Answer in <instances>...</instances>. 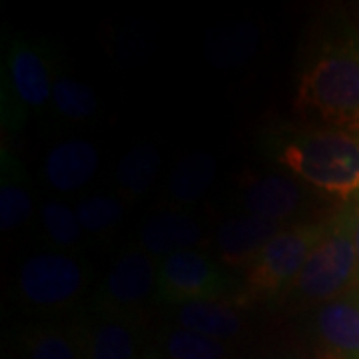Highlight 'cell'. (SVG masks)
Here are the masks:
<instances>
[{
	"mask_svg": "<svg viewBox=\"0 0 359 359\" xmlns=\"http://www.w3.org/2000/svg\"><path fill=\"white\" fill-rule=\"evenodd\" d=\"M294 108L318 128L359 134V44H334L299 78Z\"/></svg>",
	"mask_w": 359,
	"mask_h": 359,
	"instance_id": "obj_1",
	"label": "cell"
},
{
	"mask_svg": "<svg viewBox=\"0 0 359 359\" xmlns=\"http://www.w3.org/2000/svg\"><path fill=\"white\" fill-rule=\"evenodd\" d=\"M278 160L321 192L359 202V134L325 128L295 132L282 144Z\"/></svg>",
	"mask_w": 359,
	"mask_h": 359,
	"instance_id": "obj_2",
	"label": "cell"
},
{
	"mask_svg": "<svg viewBox=\"0 0 359 359\" xmlns=\"http://www.w3.org/2000/svg\"><path fill=\"white\" fill-rule=\"evenodd\" d=\"M297 299L323 306L359 290V259L349 210L337 214L311 250L294 285Z\"/></svg>",
	"mask_w": 359,
	"mask_h": 359,
	"instance_id": "obj_3",
	"label": "cell"
},
{
	"mask_svg": "<svg viewBox=\"0 0 359 359\" xmlns=\"http://www.w3.org/2000/svg\"><path fill=\"white\" fill-rule=\"evenodd\" d=\"M325 228L327 224H297L276 233L245 269L248 290L257 295L290 290Z\"/></svg>",
	"mask_w": 359,
	"mask_h": 359,
	"instance_id": "obj_4",
	"label": "cell"
},
{
	"mask_svg": "<svg viewBox=\"0 0 359 359\" xmlns=\"http://www.w3.org/2000/svg\"><path fill=\"white\" fill-rule=\"evenodd\" d=\"M230 292V278L196 250L168 256L158 264L156 297L164 304L180 308L192 302H224Z\"/></svg>",
	"mask_w": 359,
	"mask_h": 359,
	"instance_id": "obj_5",
	"label": "cell"
},
{
	"mask_svg": "<svg viewBox=\"0 0 359 359\" xmlns=\"http://www.w3.org/2000/svg\"><path fill=\"white\" fill-rule=\"evenodd\" d=\"M86 283V269L76 257L58 252L30 256L18 269L16 285L22 299L36 308H65Z\"/></svg>",
	"mask_w": 359,
	"mask_h": 359,
	"instance_id": "obj_6",
	"label": "cell"
},
{
	"mask_svg": "<svg viewBox=\"0 0 359 359\" xmlns=\"http://www.w3.org/2000/svg\"><path fill=\"white\" fill-rule=\"evenodd\" d=\"M158 264L142 248L128 250L112 264L104 280L98 304L104 316L132 318L138 309L156 295Z\"/></svg>",
	"mask_w": 359,
	"mask_h": 359,
	"instance_id": "obj_7",
	"label": "cell"
},
{
	"mask_svg": "<svg viewBox=\"0 0 359 359\" xmlns=\"http://www.w3.org/2000/svg\"><path fill=\"white\" fill-rule=\"evenodd\" d=\"M313 351L318 359H359V290L318 308Z\"/></svg>",
	"mask_w": 359,
	"mask_h": 359,
	"instance_id": "obj_8",
	"label": "cell"
},
{
	"mask_svg": "<svg viewBox=\"0 0 359 359\" xmlns=\"http://www.w3.org/2000/svg\"><path fill=\"white\" fill-rule=\"evenodd\" d=\"M285 226L280 222L257 218V216H236L230 218L218 231L216 250L219 262L228 268H250L262 248L280 233Z\"/></svg>",
	"mask_w": 359,
	"mask_h": 359,
	"instance_id": "obj_9",
	"label": "cell"
},
{
	"mask_svg": "<svg viewBox=\"0 0 359 359\" xmlns=\"http://www.w3.org/2000/svg\"><path fill=\"white\" fill-rule=\"evenodd\" d=\"M100 166V152L88 140H65L44 160V178L52 190L62 194L82 190Z\"/></svg>",
	"mask_w": 359,
	"mask_h": 359,
	"instance_id": "obj_10",
	"label": "cell"
},
{
	"mask_svg": "<svg viewBox=\"0 0 359 359\" xmlns=\"http://www.w3.org/2000/svg\"><path fill=\"white\" fill-rule=\"evenodd\" d=\"M8 84L18 102L40 108L52 98L50 66L42 52L28 42H14L8 52Z\"/></svg>",
	"mask_w": 359,
	"mask_h": 359,
	"instance_id": "obj_11",
	"label": "cell"
},
{
	"mask_svg": "<svg viewBox=\"0 0 359 359\" xmlns=\"http://www.w3.org/2000/svg\"><path fill=\"white\" fill-rule=\"evenodd\" d=\"M202 224L194 216L182 210H168L144 224L140 230V248L152 257L160 256L164 259L192 250L202 240Z\"/></svg>",
	"mask_w": 359,
	"mask_h": 359,
	"instance_id": "obj_12",
	"label": "cell"
},
{
	"mask_svg": "<svg viewBox=\"0 0 359 359\" xmlns=\"http://www.w3.org/2000/svg\"><path fill=\"white\" fill-rule=\"evenodd\" d=\"M82 359H142L140 334L134 318H112L92 323L76 339Z\"/></svg>",
	"mask_w": 359,
	"mask_h": 359,
	"instance_id": "obj_13",
	"label": "cell"
},
{
	"mask_svg": "<svg viewBox=\"0 0 359 359\" xmlns=\"http://www.w3.org/2000/svg\"><path fill=\"white\" fill-rule=\"evenodd\" d=\"M302 198V188L294 178L264 176L248 186L244 194V208L250 216L283 224L299 210Z\"/></svg>",
	"mask_w": 359,
	"mask_h": 359,
	"instance_id": "obj_14",
	"label": "cell"
},
{
	"mask_svg": "<svg viewBox=\"0 0 359 359\" xmlns=\"http://www.w3.org/2000/svg\"><path fill=\"white\" fill-rule=\"evenodd\" d=\"M176 321L180 327L190 330L196 334L228 341L240 335L244 330L242 316L230 302H192L184 304L176 311Z\"/></svg>",
	"mask_w": 359,
	"mask_h": 359,
	"instance_id": "obj_15",
	"label": "cell"
},
{
	"mask_svg": "<svg viewBox=\"0 0 359 359\" xmlns=\"http://www.w3.org/2000/svg\"><path fill=\"white\" fill-rule=\"evenodd\" d=\"M216 174H218V162L214 154L198 150L184 156L174 166L168 180L170 198L180 205L198 202L210 190L212 182L216 180Z\"/></svg>",
	"mask_w": 359,
	"mask_h": 359,
	"instance_id": "obj_16",
	"label": "cell"
},
{
	"mask_svg": "<svg viewBox=\"0 0 359 359\" xmlns=\"http://www.w3.org/2000/svg\"><path fill=\"white\" fill-rule=\"evenodd\" d=\"M162 170V156L154 146L142 144L120 158L116 168L118 190L126 198H140L156 184Z\"/></svg>",
	"mask_w": 359,
	"mask_h": 359,
	"instance_id": "obj_17",
	"label": "cell"
},
{
	"mask_svg": "<svg viewBox=\"0 0 359 359\" xmlns=\"http://www.w3.org/2000/svg\"><path fill=\"white\" fill-rule=\"evenodd\" d=\"M32 214V198L25 176L11 154H2V184H0V230H18Z\"/></svg>",
	"mask_w": 359,
	"mask_h": 359,
	"instance_id": "obj_18",
	"label": "cell"
},
{
	"mask_svg": "<svg viewBox=\"0 0 359 359\" xmlns=\"http://www.w3.org/2000/svg\"><path fill=\"white\" fill-rule=\"evenodd\" d=\"M52 102L60 116L70 122H84L98 110V98L88 84L74 78L60 76L52 86Z\"/></svg>",
	"mask_w": 359,
	"mask_h": 359,
	"instance_id": "obj_19",
	"label": "cell"
},
{
	"mask_svg": "<svg viewBox=\"0 0 359 359\" xmlns=\"http://www.w3.org/2000/svg\"><path fill=\"white\" fill-rule=\"evenodd\" d=\"M162 351L166 359H228V351L222 341L180 325L162 335Z\"/></svg>",
	"mask_w": 359,
	"mask_h": 359,
	"instance_id": "obj_20",
	"label": "cell"
},
{
	"mask_svg": "<svg viewBox=\"0 0 359 359\" xmlns=\"http://www.w3.org/2000/svg\"><path fill=\"white\" fill-rule=\"evenodd\" d=\"M26 359H82L78 341L58 327L39 325L25 335Z\"/></svg>",
	"mask_w": 359,
	"mask_h": 359,
	"instance_id": "obj_21",
	"label": "cell"
},
{
	"mask_svg": "<svg viewBox=\"0 0 359 359\" xmlns=\"http://www.w3.org/2000/svg\"><path fill=\"white\" fill-rule=\"evenodd\" d=\"M76 216L82 230L92 236L106 233L116 228L124 218V205L114 196H88L76 204Z\"/></svg>",
	"mask_w": 359,
	"mask_h": 359,
	"instance_id": "obj_22",
	"label": "cell"
},
{
	"mask_svg": "<svg viewBox=\"0 0 359 359\" xmlns=\"http://www.w3.org/2000/svg\"><path fill=\"white\" fill-rule=\"evenodd\" d=\"M40 219L48 240L60 248H74L84 233L76 210L65 202H46L40 208Z\"/></svg>",
	"mask_w": 359,
	"mask_h": 359,
	"instance_id": "obj_23",
	"label": "cell"
},
{
	"mask_svg": "<svg viewBox=\"0 0 359 359\" xmlns=\"http://www.w3.org/2000/svg\"><path fill=\"white\" fill-rule=\"evenodd\" d=\"M349 210V218H351V230H353V242H355V250H358L359 259V202L347 208Z\"/></svg>",
	"mask_w": 359,
	"mask_h": 359,
	"instance_id": "obj_24",
	"label": "cell"
},
{
	"mask_svg": "<svg viewBox=\"0 0 359 359\" xmlns=\"http://www.w3.org/2000/svg\"><path fill=\"white\" fill-rule=\"evenodd\" d=\"M142 359H166L160 351H156V349H148L144 355H142Z\"/></svg>",
	"mask_w": 359,
	"mask_h": 359,
	"instance_id": "obj_25",
	"label": "cell"
},
{
	"mask_svg": "<svg viewBox=\"0 0 359 359\" xmlns=\"http://www.w3.org/2000/svg\"><path fill=\"white\" fill-rule=\"evenodd\" d=\"M282 359H294V358H282Z\"/></svg>",
	"mask_w": 359,
	"mask_h": 359,
	"instance_id": "obj_26",
	"label": "cell"
}]
</instances>
